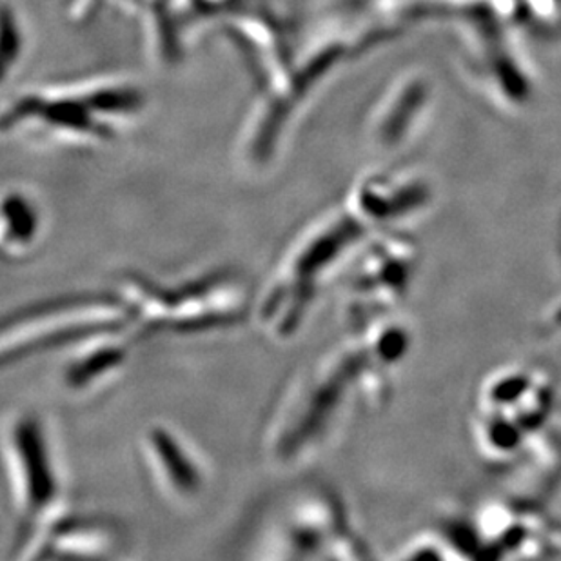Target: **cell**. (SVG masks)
I'll list each match as a JSON object with an SVG mask.
<instances>
[{
    "instance_id": "4",
    "label": "cell",
    "mask_w": 561,
    "mask_h": 561,
    "mask_svg": "<svg viewBox=\"0 0 561 561\" xmlns=\"http://www.w3.org/2000/svg\"><path fill=\"white\" fill-rule=\"evenodd\" d=\"M411 558H557L561 530L538 500H491L453 519L433 538H416Z\"/></svg>"
},
{
    "instance_id": "8",
    "label": "cell",
    "mask_w": 561,
    "mask_h": 561,
    "mask_svg": "<svg viewBox=\"0 0 561 561\" xmlns=\"http://www.w3.org/2000/svg\"><path fill=\"white\" fill-rule=\"evenodd\" d=\"M287 558L360 560L369 558L344 502L328 489L312 491L298 502L286 529Z\"/></svg>"
},
{
    "instance_id": "12",
    "label": "cell",
    "mask_w": 561,
    "mask_h": 561,
    "mask_svg": "<svg viewBox=\"0 0 561 561\" xmlns=\"http://www.w3.org/2000/svg\"><path fill=\"white\" fill-rule=\"evenodd\" d=\"M41 217L26 195L10 191L0 195V254L26 251L37 240Z\"/></svg>"
},
{
    "instance_id": "7",
    "label": "cell",
    "mask_w": 561,
    "mask_h": 561,
    "mask_svg": "<svg viewBox=\"0 0 561 561\" xmlns=\"http://www.w3.org/2000/svg\"><path fill=\"white\" fill-rule=\"evenodd\" d=\"M5 447L21 516L16 549L26 551L27 557L38 535L46 529L48 514L59 500V480L44 427L32 414L19 416L10 425Z\"/></svg>"
},
{
    "instance_id": "3",
    "label": "cell",
    "mask_w": 561,
    "mask_h": 561,
    "mask_svg": "<svg viewBox=\"0 0 561 561\" xmlns=\"http://www.w3.org/2000/svg\"><path fill=\"white\" fill-rule=\"evenodd\" d=\"M471 436L480 458L522 496L540 502L561 488V392L547 367L513 362L483 376Z\"/></svg>"
},
{
    "instance_id": "6",
    "label": "cell",
    "mask_w": 561,
    "mask_h": 561,
    "mask_svg": "<svg viewBox=\"0 0 561 561\" xmlns=\"http://www.w3.org/2000/svg\"><path fill=\"white\" fill-rule=\"evenodd\" d=\"M419 270V245L405 228L376 234L350 265L347 325L398 314Z\"/></svg>"
},
{
    "instance_id": "10",
    "label": "cell",
    "mask_w": 561,
    "mask_h": 561,
    "mask_svg": "<svg viewBox=\"0 0 561 561\" xmlns=\"http://www.w3.org/2000/svg\"><path fill=\"white\" fill-rule=\"evenodd\" d=\"M149 461L160 482L181 499H191L201 493L202 471L186 447L171 435L170 431H149L146 438Z\"/></svg>"
},
{
    "instance_id": "1",
    "label": "cell",
    "mask_w": 561,
    "mask_h": 561,
    "mask_svg": "<svg viewBox=\"0 0 561 561\" xmlns=\"http://www.w3.org/2000/svg\"><path fill=\"white\" fill-rule=\"evenodd\" d=\"M435 187L419 171H376L351 190L344 206L314 224L293 245L265 297L260 318L278 339L306 322L323 284L351 265L376 234L408 228L430 211Z\"/></svg>"
},
{
    "instance_id": "13",
    "label": "cell",
    "mask_w": 561,
    "mask_h": 561,
    "mask_svg": "<svg viewBox=\"0 0 561 561\" xmlns=\"http://www.w3.org/2000/svg\"><path fill=\"white\" fill-rule=\"evenodd\" d=\"M126 362V350L118 344L117 340L102 342L101 347L88 351L79 360L71 362L66 369V383L69 389L84 391L93 383L104 380L106 376L113 375L124 366Z\"/></svg>"
},
{
    "instance_id": "11",
    "label": "cell",
    "mask_w": 561,
    "mask_h": 561,
    "mask_svg": "<svg viewBox=\"0 0 561 561\" xmlns=\"http://www.w3.org/2000/svg\"><path fill=\"white\" fill-rule=\"evenodd\" d=\"M427 95L425 80H411L408 84H400L392 91V99H386L380 104V112L373 118V137L375 142L383 148H397L405 142L409 133L413 129L416 112L424 104Z\"/></svg>"
},
{
    "instance_id": "5",
    "label": "cell",
    "mask_w": 561,
    "mask_h": 561,
    "mask_svg": "<svg viewBox=\"0 0 561 561\" xmlns=\"http://www.w3.org/2000/svg\"><path fill=\"white\" fill-rule=\"evenodd\" d=\"M231 286L228 276H211L181 289H162L146 278L127 276L123 302L131 314L133 331L140 336L201 333L228 328L242 314L239 293Z\"/></svg>"
},
{
    "instance_id": "9",
    "label": "cell",
    "mask_w": 561,
    "mask_h": 561,
    "mask_svg": "<svg viewBox=\"0 0 561 561\" xmlns=\"http://www.w3.org/2000/svg\"><path fill=\"white\" fill-rule=\"evenodd\" d=\"M117 546L115 527L104 519L71 516L46 525L32 546V558H102Z\"/></svg>"
},
{
    "instance_id": "14",
    "label": "cell",
    "mask_w": 561,
    "mask_h": 561,
    "mask_svg": "<svg viewBox=\"0 0 561 561\" xmlns=\"http://www.w3.org/2000/svg\"><path fill=\"white\" fill-rule=\"evenodd\" d=\"M560 250H561V220H560ZM546 328L552 336L561 339V293L557 300H552L546 312Z\"/></svg>"
},
{
    "instance_id": "2",
    "label": "cell",
    "mask_w": 561,
    "mask_h": 561,
    "mask_svg": "<svg viewBox=\"0 0 561 561\" xmlns=\"http://www.w3.org/2000/svg\"><path fill=\"white\" fill-rule=\"evenodd\" d=\"M347 329L350 340L311 367L289 398L276 436V453L286 461L320 447L351 413L383 405L411 355L413 331L400 312Z\"/></svg>"
}]
</instances>
